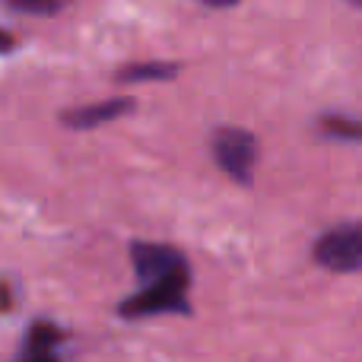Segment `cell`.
Returning <instances> with one entry per match:
<instances>
[{
	"label": "cell",
	"instance_id": "6da1fadb",
	"mask_svg": "<svg viewBox=\"0 0 362 362\" xmlns=\"http://www.w3.org/2000/svg\"><path fill=\"white\" fill-rule=\"evenodd\" d=\"M131 261L137 270L140 289L118 305L124 318H150V315H187V289H191V267L185 255L172 245L134 242Z\"/></svg>",
	"mask_w": 362,
	"mask_h": 362
},
{
	"label": "cell",
	"instance_id": "7a4b0ae2",
	"mask_svg": "<svg viewBox=\"0 0 362 362\" xmlns=\"http://www.w3.org/2000/svg\"><path fill=\"white\" fill-rule=\"evenodd\" d=\"M213 159L223 175L238 185H248L257 165V137L242 127H219L213 134Z\"/></svg>",
	"mask_w": 362,
	"mask_h": 362
},
{
	"label": "cell",
	"instance_id": "3957f363",
	"mask_svg": "<svg viewBox=\"0 0 362 362\" xmlns=\"http://www.w3.org/2000/svg\"><path fill=\"white\" fill-rule=\"evenodd\" d=\"M315 261L334 274L362 270V219L327 229L315 242Z\"/></svg>",
	"mask_w": 362,
	"mask_h": 362
},
{
	"label": "cell",
	"instance_id": "277c9868",
	"mask_svg": "<svg viewBox=\"0 0 362 362\" xmlns=\"http://www.w3.org/2000/svg\"><path fill=\"white\" fill-rule=\"evenodd\" d=\"M134 112V99H105V102H95V105H83L74 108V112H64V124L74 127V131H93V127L102 124H112L115 118L121 115H131Z\"/></svg>",
	"mask_w": 362,
	"mask_h": 362
},
{
	"label": "cell",
	"instance_id": "5b68a950",
	"mask_svg": "<svg viewBox=\"0 0 362 362\" xmlns=\"http://www.w3.org/2000/svg\"><path fill=\"white\" fill-rule=\"evenodd\" d=\"M61 340V331L48 321H35L29 327V337H25L23 346V359L19 362H57L54 359V346Z\"/></svg>",
	"mask_w": 362,
	"mask_h": 362
},
{
	"label": "cell",
	"instance_id": "8992f818",
	"mask_svg": "<svg viewBox=\"0 0 362 362\" xmlns=\"http://www.w3.org/2000/svg\"><path fill=\"white\" fill-rule=\"evenodd\" d=\"M178 64L169 61H144V64H127L121 67L118 80L121 83H150V80H175L178 76Z\"/></svg>",
	"mask_w": 362,
	"mask_h": 362
},
{
	"label": "cell",
	"instance_id": "52a82bcc",
	"mask_svg": "<svg viewBox=\"0 0 362 362\" xmlns=\"http://www.w3.org/2000/svg\"><path fill=\"white\" fill-rule=\"evenodd\" d=\"M321 134L344 144H362V118H350V115H325L321 118Z\"/></svg>",
	"mask_w": 362,
	"mask_h": 362
},
{
	"label": "cell",
	"instance_id": "ba28073f",
	"mask_svg": "<svg viewBox=\"0 0 362 362\" xmlns=\"http://www.w3.org/2000/svg\"><path fill=\"white\" fill-rule=\"evenodd\" d=\"M13 10L29 13V16H51L61 10V0H6Z\"/></svg>",
	"mask_w": 362,
	"mask_h": 362
},
{
	"label": "cell",
	"instance_id": "9c48e42d",
	"mask_svg": "<svg viewBox=\"0 0 362 362\" xmlns=\"http://www.w3.org/2000/svg\"><path fill=\"white\" fill-rule=\"evenodd\" d=\"M200 4L213 6V10H229V6H235L238 0H200Z\"/></svg>",
	"mask_w": 362,
	"mask_h": 362
},
{
	"label": "cell",
	"instance_id": "30bf717a",
	"mask_svg": "<svg viewBox=\"0 0 362 362\" xmlns=\"http://www.w3.org/2000/svg\"><path fill=\"white\" fill-rule=\"evenodd\" d=\"M350 6H356V10H362V0H346Z\"/></svg>",
	"mask_w": 362,
	"mask_h": 362
}]
</instances>
